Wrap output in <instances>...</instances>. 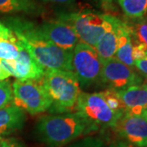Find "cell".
<instances>
[{
    "mask_svg": "<svg viewBox=\"0 0 147 147\" xmlns=\"http://www.w3.org/2000/svg\"><path fill=\"white\" fill-rule=\"evenodd\" d=\"M13 104L30 114L36 115L50 109L52 99L41 80H17L13 82Z\"/></svg>",
    "mask_w": 147,
    "mask_h": 147,
    "instance_id": "cell-6",
    "label": "cell"
},
{
    "mask_svg": "<svg viewBox=\"0 0 147 147\" xmlns=\"http://www.w3.org/2000/svg\"><path fill=\"white\" fill-rule=\"evenodd\" d=\"M10 76V74L7 72V70H6L5 69L3 68V65H2L1 59H0V81L6 80L7 79H8Z\"/></svg>",
    "mask_w": 147,
    "mask_h": 147,
    "instance_id": "cell-29",
    "label": "cell"
},
{
    "mask_svg": "<svg viewBox=\"0 0 147 147\" xmlns=\"http://www.w3.org/2000/svg\"><path fill=\"white\" fill-rule=\"evenodd\" d=\"M0 138H1V137H0Z\"/></svg>",
    "mask_w": 147,
    "mask_h": 147,
    "instance_id": "cell-33",
    "label": "cell"
},
{
    "mask_svg": "<svg viewBox=\"0 0 147 147\" xmlns=\"http://www.w3.org/2000/svg\"><path fill=\"white\" fill-rule=\"evenodd\" d=\"M127 19L137 21L147 16V0H117Z\"/></svg>",
    "mask_w": 147,
    "mask_h": 147,
    "instance_id": "cell-17",
    "label": "cell"
},
{
    "mask_svg": "<svg viewBox=\"0 0 147 147\" xmlns=\"http://www.w3.org/2000/svg\"><path fill=\"white\" fill-rule=\"evenodd\" d=\"M46 8L36 0H0V13H25L42 16Z\"/></svg>",
    "mask_w": 147,
    "mask_h": 147,
    "instance_id": "cell-15",
    "label": "cell"
},
{
    "mask_svg": "<svg viewBox=\"0 0 147 147\" xmlns=\"http://www.w3.org/2000/svg\"><path fill=\"white\" fill-rule=\"evenodd\" d=\"M38 27L50 41L65 50L73 51L79 42L73 28L61 20L43 21Z\"/></svg>",
    "mask_w": 147,
    "mask_h": 147,
    "instance_id": "cell-11",
    "label": "cell"
},
{
    "mask_svg": "<svg viewBox=\"0 0 147 147\" xmlns=\"http://www.w3.org/2000/svg\"><path fill=\"white\" fill-rule=\"evenodd\" d=\"M110 147H133L124 141H116L110 143Z\"/></svg>",
    "mask_w": 147,
    "mask_h": 147,
    "instance_id": "cell-30",
    "label": "cell"
},
{
    "mask_svg": "<svg viewBox=\"0 0 147 147\" xmlns=\"http://www.w3.org/2000/svg\"><path fill=\"white\" fill-rule=\"evenodd\" d=\"M133 41L129 27L126 22L122 21L119 30L118 44L115 57L126 65L134 68V60L132 58Z\"/></svg>",
    "mask_w": 147,
    "mask_h": 147,
    "instance_id": "cell-16",
    "label": "cell"
},
{
    "mask_svg": "<svg viewBox=\"0 0 147 147\" xmlns=\"http://www.w3.org/2000/svg\"><path fill=\"white\" fill-rule=\"evenodd\" d=\"M126 23L129 27L132 40L142 43L147 48V17Z\"/></svg>",
    "mask_w": 147,
    "mask_h": 147,
    "instance_id": "cell-19",
    "label": "cell"
},
{
    "mask_svg": "<svg viewBox=\"0 0 147 147\" xmlns=\"http://www.w3.org/2000/svg\"><path fill=\"white\" fill-rule=\"evenodd\" d=\"M42 1L52 3H56V4H60V5H71L74 3L75 0H42Z\"/></svg>",
    "mask_w": 147,
    "mask_h": 147,
    "instance_id": "cell-27",
    "label": "cell"
},
{
    "mask_svg": "<svg viewBox=\"0 0 147 147\" xmlns=\"http://www.w3.org/2000/svg\"><path fill=\"white\" fill-rule=\"evenodd\" d=\"M75 110L99 130L115 126L123 113L112 110L102 92H80Z\"/></svg>",
    "mask_w": 147,
    "mask_h": 147,
    "instance_id": "cell-5",
    "label": "cell"
},
{
    "mask_svg": "<svg viewBox=\"0 0 147 147\" xmlns=\"http://www.w3.org/2000/svg\"><path fill=\"white\" fill-rule=\"evenodd\" d=\"M114 129L133 147L147 146V110L139 115L124 112Z\"/></svg>",
    "mask_w": 147,
    "mask_h": 147,
    "instance_id": "cell-10",
    "label": "cell"
},
{
    "mask_svg": "<svg viewBox=\"0 0 147 147\" xmlns=\"http://www.w3.org/2000/svg\"><path fill=\"white\" fill-rule=\"evenodd\" d=\"M65 147H107L105 142L99 137L86 136L80 140H76L69 143Z\"/></svg>",
    "mask_w": 147,
    "mask_h": 147,
    "instance_id": "cell-21",
    "label": "cell"
},
{
    "mask_svg": "<svg viewBox=\"0 0 147 147\" xmlns=\"http://www.w3.org/2000/svg\"><path fill=\"white\" fill-rule=\"evenodd\" d=\"M18 44L19 54L15 60H1L3 68L17 80H41L45 73V69L33 57L19 40Z\"/></svg>",
    "mask_w": 147,
    "mask_h": 147,
    "instance_id": "cell-9",
    "label": "cell"
},
{
    "mask_svg": "<svg viewBox=\"0 0 147 147\" xmlns=\"http://www.w3.org/2000/svg\"><path fill=\"white\" fill-rule=\"evenodd\" d=\"M0 147H22L21 142L14 138H0Z\"/></svg>",
    "mask_w": 147,
    "mask_h": 147,
    "instance_id": "cell-25",
    "label": "cell"
},
{
    "mask_svg": "<svg viewBox=\"0 0 147 147\" xmlns=\"http://www.w3.org/2000/svg\"><path fill=\"white\" fill-rule=\"evenodd\" d=\"M99 129L77 111L39 118L34 127L36 139L47 147H63Z\"/></svg>",
    "mask_w": 147,
    "mask_h": 147,
    "instance_id": "cell-2",
    "label": "cell"
},
{
    "mask_svg": "<svg viewBox=\"0 0 147 147\" xmlns=\"http://www.w3.org/2000/svg\"><path fill=\"white\" fill-rule=\"evenodd\" d=\"M7 26L33 57L45 69L72 71V53L57 46L39 30L38 25L20 16L8 17Z\"/></svg>",
    "mask_w": 147,
    "mask_h": 147,
    "instance_id": "cell-1",
    "label": "cell"
},
{
    "mask_svg": "<svg viewBox=\"0 0 147 147\" xmlns=\"http://www.w3.org/2000/svg\"><path fill=\"white\" fill-rule=\"evenodd\" d=\"M100 82L109 86L111 89L119 90L142 83V77L125 64L115 57L103 61Z\"/></svg>",
    "mask_w": 147,
    "mask_h": 147,
    "instance_id": "cell-8",
    "label": "cell"
},
{
    "mask_svg": "<svg viewBox=\"0 0 147 147\" xmlns=\"http://www.w3.org/2000/svg\"><path fill=\"white\" fill-rule=\"evenodd\" d=\"M58 19L73 28L79 42L93 47L100 41L108 26L107 14L88 11L60 14Z\"/></svg>",
    "mask_w": 147,
    "mask_h": 147,
    "instance_id": "cell-4",
    "label": "cell"
},
{
    "mask_svg": "<svg viewBox=\"0 0 147 147\" xmlns=\"http://www.w3.org/2000/svg\"><path fill=\"white\" fill-rule=\"evenodd\" d=\"M117 93L127 113L139 115L147 110V84L132 85L117 91Z\"/></svg>",
    "mask_w": 147,
    "mask_h": 147,
    "instance_id": "cell-12",
    "label": "cell"
},
{
    "mask_svg": "<svg viewBox=\"0 0 147 147\" xmlns=\"http://www.w3.org/2000/svg\"><path fill=\"white\" fill-rule=\"evenodd\" d=\"M102 6V7L105 10H110L113 9V3L114 0H98Z\"/></svg>",
    "mask_w": 147,
    "mask_h": 147,
    "instance_id": "cell-28",
    "label": "cell"
},
{
    "mask_svg": "<svg viewBox=\"0 0 147 147\" xmlns=\"http://www.w3.org/2000/svg\"><path fill=\"white\" fill-rule=\"evenodd\" d=\"M101 92L103 94V96L105 98L107 105H109V107L111 110L115 111V112L124 114L125 107L123 104L121 99L119 98L116 90L108 88V89L105 90Z\"/></svg>",
    "mask_w": 147,
    "mask_h": 147,
    "instance_id": "cell-20",
    "label": "cell"
},
{
    "mask_svg": "<svg viewBox=\"0 0 147 147\" xmlns=\"http://www.w3.org/2000/svg\"><path fill=\"white\" fill-rule=\"evenodd\" d=\"M42 82L53 101L48 110L51 114H63L75 110L81 91L73 71L45 69Z\"/></svg>",
    "mask_w": 147,
    "mask_h": 147,
    "instance_id": "cell-3",
    "label": "cell"
},
{
    "mask_svg": "<svg viewBox=\"0 0 147 147\" xmlns=\"http://www.w3.org/2000/svg\"><path fill=\"white\" fill-rule=\"evenodd\" d=\"M133 41V40H132ZM147 48L142 43L133 41V47H132V58L134 61L141 60L146 57Z\"/></svg>",
    "mask_w": 147,
    "mask_h": 147,
    "instance_id": "cell-23",
    "label": "cell"
},
{
    "mask_svg": "<svg viewBox=\"0 0 147 147\" xmlns=\"http://www.w3.org/2000/svg\"><path fill=\"white\" fill-rule=\"evenodd\" d=\"M134 67L138 70V72L146 79L147 78V55L146 57L141 60L134 61Z\"/></svg>",
    "mask_w": 147,
    "mask_h": 147,
    "instance_id": "cell-24",
    "label": "cell"
},
{
    "mask_svg": "<svg viewBox=\"0 0 147 147\" xmlns=\"http://www.w3.org/2000/svg\"><path fill=\"white\" fill-rule=\"evenodd\" d=\"M146 147H147V146H146Z\"/></svg>",
    "mask_w": 147,
    "mask_h": 147,
    "instance_id": "cell-32",
    "label": "cell"
},
{
    "mask_svg": "<svg viewBox=\"0 0 147 147\" xmlns=\"http://www.w3.org/2000/svg\"><path fill=\"white\" fill-rule=\"evenodd\" d=\"M108 17V26L105 34L101 37L100 41L95 47L100 59L105 61L115 57L119 30L122 21L118 17L107 14Z\"/></svg>",
    "mask_w": 147,
    "mask_h": 147,
    "instance_id": "cell-13",
    "label": "cell"
},
{
    "mask_svg": "<svg viewBox=\"0 0 147 147\" xmlns=\"http://www.w3.org/2000/svg\"><path fill=\"white\" fill-rule=\"evenodd\" d=\"M103 61L95 47L79 42L72 53V71L79 81V86L88 88L100 82Z\"/></svg>",
    "mask_w": 147,
    "mask_h": 147,
    "instance_id": "cell-7",
    "label": "cell"
},
{
    "mask_svg": "<svg viewBox=\"0 0 147 147\" xmlns=\"http://www.w3.org/2000/svg\"><path fill=\"white\" fill-rule=\"evenodd\" d=\"M14 33L7 26L0 21V37H8L12 35Z\"/></svg>",
    "mask_w": 147,
    "mask_h": 147,
    "instance_id": "cell-26",
    "label": "cell"
},
{
    "mask_svg": "<svg viewBox=\"0 0 147 147\" xmlns=\"http://www.w3.org/2000/svg\"><path fill=\"white\" fill-rule=\"evenodd\" d=\"M26 120V111L13 103L0 108V137L22 129Z\"/></svg>",
    "mask_w": 147,
    "mask_h": 147,
    "instance_id": "cell-14",
    "label": "cell"
},
{
    "mask_svg": "<svg viewBox=\"0 0 147 147\" xmlns=\"http://www.w3.org/2000/svg\"><path fill=\"white\" fill-rule=\"evenodd\" d=\"M13 103L12 86L9 81H0V108Z\"/></svg>",
    "mask_w": 147,
    "mask_h": 147,
    "instance_id": "cell-22",
    "label": "cell"
},
{
    "mask_svg": "<svg viewBox=\"0 0 147 147\" xmlns=\"http://www.w3.org/2000/svg\"><path fill=\"white\" fill-rule=\"evenodd\" d=\"M19 54L18 39L13 34L8 37H0V59L15 60Z\"/></svg>",
    "mask_w": 147,
    "mask_h": 147,
    "instance_id": "cell-18",
    "label": "cell"
},
{
    "mask_svg": "<svg viewBox=\"0 0 147 147\" xmlns=\"http://www.w3.org/2000/svg\"><path fill=\"white\" fill-rule=\"evenodd\" d=\"M146 84H147V78L146 79Z\"/></svg>",
    "mask_w": 147,
    "mask_h": 147,
    "instance_id": "cell-31",
    "label": "cell"
}]
</instances>
